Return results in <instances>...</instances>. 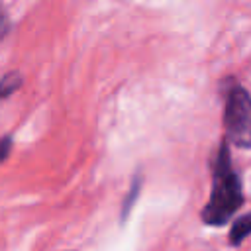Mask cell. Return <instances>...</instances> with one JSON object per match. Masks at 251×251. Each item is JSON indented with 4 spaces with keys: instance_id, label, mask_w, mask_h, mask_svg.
I'll return each mask as SVG.
<instances>
[{
    "instance_id": "obj_2",
    "label": "cell",
    "mask_w": 251,
    "mask_h": 251,
    "mask_svg": "<svg viewBox=\"0 0 251 251\" xmlns=\"http://www.w3.org/2000/svg\"><path fill=\"white\" fill-rule=\"evenodd\" d=\"M226 139L239 147L251 149V94L241 84H231L224 106Z\"/></svg>"
},
{
    "instance_id": "obj_4",
    "label": "cell",
    "mask_w": 251,
    "mask_h": 251,
    "mask_svg": "<svg viewBox=\"0 0 251 251\" xmlns=\"http://www.w3.org/2000/svg\"><path fill=\"white\" fill-rule=\"evenodd\" d=\"M22 82H24V78H22V75H20L18 71H12V73L4 75V76L0 78V100L12 96V94L22 86Z\"/></svg>"
},
{
    "instance_id": "obj_5",
    "label": "cell",
    "mask_w": 251,
    "mask_h": 251,
    "mask_svg": "<svg viewBox=\"0 0 251 251\" xmlns=\"http://www.w3.org/2000/svg\"><path fill=\"white\" fill-rule=\"evenodd\" d=\"M137 194H139V176L133 178V182H131V186H129V194H127V198L124 200V206H122V220L129 214V210H131V206H133Z\"/></svg>"
},
{
    "instance_id": "obj_1",
    "label": "cell",
    "mask_w": 251,
    "mask_h": 251,
    "mask_svg": "<svg viewBox=\"0 0 251 251\" xmlns=\"http://www.w3.org/2000/svg\"><path fill=\"white\" fill-rule=\"evenodd\" d=\"M243 204V190L237 171L231 165L227 143L218 147L212 169V190L202 210V222L208 226H224Z\"/></svg>"
},
{
    "instance_id": "obj_3",
    "label": "cell",
    "mask_w": 251,
    "mask_h": 251,
    "mask_svg": "<svg viewBox=\"0 0 251 251\" xmlns=\"http://www.w3.org/2000/svg\"><path fill=\"white\" fill-rule=\"evenodd\" d=\"M251 235V212L235 218V222L229 227V243L231 245H239L243 243L247 237Z\"/></svg>"
},
{
    "instance_id": "obj_7",
    "label": "cell",
    "mask_w": 251,
    "mask_h": 251,
    "mask_svg": "<svg viewBox=\"0 0 251 251\" xmlns=\"http://www.w3.org/2000/svg\"><path fill=\"white\" fill-rule=\"evenodd\" d=\"M8 31H10V18H8V14L4 12V8L0 4V41L8 35Z\"/></svg>"
},
{
    "instance_id": "obj_6",
    "label": "cell",
    "mask_w": 251,
    "mask_h": 251,
    "mask_svg": "<svg viewBox=\"0 0 251 251\" xmlns=\"http://www.w3.org/2000/svg\"><path fill=\"white\" fill-rule=\"evenodd\" d=\"M10 151H12V137L10 135L0 137V163H4L10 157Z\"/></svg>"
}]
</instances>
